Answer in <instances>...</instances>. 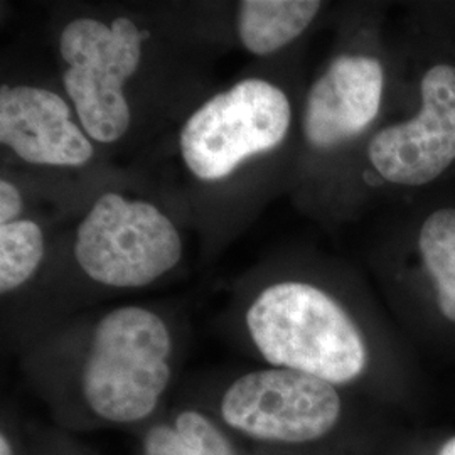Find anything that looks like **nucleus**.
I'll return each mask as SVG.
<instances>
[{
	"mask_svg": "<svg viewBox=\"0 0 455 455\" xmlns=\"http://www.w3.org/2000/svg\"><path fill=\"white\" fill-rule=\"evenodd\" d=\"M176 334L161 312L120 306L80 336L43 344L33 355V388L52 427L75 434L127 430L132 435L169 407Z\"/></svg>",
	"mask_w": 455,
	"mask_h": 455,
	"instance_id": "1",
	"label": "nucleus"
},
{
	"mask_svg": "<svg viewBox=\"0 0 455 455\" xmlns=\"http://www.w3.org/2000/svg\"><path fill=\"white\" fill-rule=\"evenodd\" d=\"M246 341L270 368L310 374L341 388L370 368L363 329L324 289L299 280L265 285L242 314Z\"/></svg>",
	"mask_w": 455,
	"mask_h": 455,
	"instance_id": "2",
	"label": "nucleus"
},
{
	"mask_svg": "<svg viewBox=\"0 0 455 455\" xmlns=\"http://www.w3.org/2000/svg\"><path fill=\"white\" fill-rule=\"evenodd\" d=\"M189 400L265 455H314L339 435L346 420L338 387L270 366L236 374Z\"/></svg>",
	"mask_w": 455,
	"mask_h": 455,
	"instance_id": "3",
	"label": "nucleus"
},
{
	"mask_svg": "<svg viewBox=\"0 0 455 455\" xmlns=\"http://www.w3.org/2000/svg\"><path fill=\"white\" fill-rule=\"evenodd\" d=\"M142 46L144 34L129 17H116L108 24L80 17L61 31L63 84L92 140L114 144L131 129L125 83L140 66Z\"/></svg>",
	"mask_w": 455,
	"mask_h": 455,
	"instance_id": "4",
	"label": "nucleus"
},
{
	"mask_svg": "<svg viewBox=\"0 0 455 455\" xmlns=\"http://www.w3.org/2000/svg\"><path fill=\"white\" fill-rule=\"evenodd\" d=\"M75 259L107 289H144L182 259L174 223L157 206L118 193L100 196L76 229Z\"/></svg>",
	"mask_w": 455,
	"mask_h": 455,
	"instance_id": "5",
	"label": "nucleus"
},
{
	"mask_svg": "<svg viewBox=\"0 0 455 455\" xmlns=\"http://www.w3.org/2000/svg\"><path fill=\"white\" fill-rule=\"evenodd\" d=\"M287 95L263 78H246L206 100L184 122L180 157L199 180H227L244 161L280 146L291 129Z\"/></svg>",
	"mask_w": 455,
	"mask_h": 455,
	"instance_id": "6",
	"label": "nucleus"
},
{
	"mask_svg": "<svg viewBox=\"0 0 455 455\" xmlns=\"http://www.w3.org/2000/svg\"><path fill=\"white\" fill-rule=\"evenodd\" d=\"M420 93V112L378 132L368 146L376 172L398 186H425L455 163V66H432Z\"/></svg>",
	"mask_w": 455,
	"mask_h": 455,
	"instance_id": "7",
	"label": "nucleus"
},
{
	"mask_svg": "<svg viewBox=\"0 0 455 455\" xmlns=\"http://www.w3.org/2000/svg\"><path fill=\"white\" fill-rule=\"evenodd\" d=\"M0 142L24 163L51 167H82L95 152L68 101L29 84L2 86Z\"/></svg>",
	"mask_w": 455,
	"mask_h": 455,
	"instance_id": "8",
	"label": "nucleus"
},
{
	"mask_svg": "<svg viewBox=\"0 0 455 455\" xmlns=\"http://www.w3.org/2000/svg\"><path fill=\"white\" fill-rule=\"evenodd\" d=\"M383 88L385 71L376 58H336L306 100L302 132L307 144L329 150L361 135L379 114Z\"/></svg>",
	"mask_w": 455,
	"mask_h": 455,
	"instance_id": "9",
	"label": "nucleus"
},
{
	"mask_svg": "<svg viewBox=\"0 0 455 455\" xmlns=\"http://www.w3.org/2000/svg\"><path fill=\"white\" fill-rule=\"evenodd\" d=\"M133 437V455H265L193 400L169 405Z\"/></svg>",
	"mask_w": 455,
	"mask_h": 455,
	"instance_id": "10",
	"label": "nucleus"
},
{
	"mask_svg": "<svg viewBox=\"0 0 455 455\" xmlns=\"http://www.w3.org/2000/svg\"><path fill=\"white\" fill-rule=\"evenodd\" d=\"M321 7L317 0H243L238 4V37L255 56L274 54L304 33Z\"/></svg>",
	"mask_w": 455,
	"mask_h": 455,
	"instance_id": "11",
	"label": "nucleus"
},
{
	"mask_svg": "<svg viewBox=\"0 0 455 455\" xmlns=\"http://www.w3.org/2000/svg\"><path fill=\"white\" fill-rule=\"evenodd\" d=\"M419 248L435 287L440 312L455 324V210H439L425 220Z\"/></svg>",
	"mask_w": 455,
	"mask_h": 455,
	"instance_id": "12",
	"label": "nucleus"
},
{
	"mask_svg": "<svg viewBox=\"0 0 455 455\" xmlns=\"http://www.w3.org/2000/svg\"><path fill=\"white\" fill-rule=\"evenodd\" d=\"M44 233L31 220H17L0 227V293L22 289L39 270L44 259Z\"/></svg>",
	"mask_w": 455,
	"mask_h": 455,
	"instance_id": "13",
	"label": "nucleus"
},
{
	"mask_svg": "<svg viewBox=\"0 0 455 455\" xmlns=\"http://www.w3.org/2000/svg\"><path fill=\"white\" fill-rule=\"evenodd\" d=\"M0 455H34V427L11 408L0 415Z\"/></svg>",
	"mask_w": 455,
	"mask_h": 455,
	"instance_id": "14",
	"label": "nucleus"
},
{
	"mask_svg": "<svg viewBox=\"0 0 455 455\" xmlns=\"http://www.w3.org/2000/svg\"><path fill=\"white\" fill-rule=\"evenodd\" d=\"M34 455H92L75 437L56 427H34Z\"/></svg>",
	"mask_w": 455,
	"mask_h": 455,
	"instance_id": "15",
	"label": "nucleus"
},
{
	"mask_svg": "<svg viewBox=\"0 0 455 455\" xmlns=\"http://www.w3.org/2000/svg\"><path fill=\"white\" fill-rule=\"evenodd\" d=\"M24 201L20 189L11 180H0V227L20 220Z\"/></svg>",
	"mask_w": 455,
	"mask_h": 455,
	"instance_id": "16",
	"label": "nucleus"
},
{
	"mask_svg": "<svg viewBox=\"0 0 455 455\" xmlns=\"http://www.w3.org/2000/svg\"><path fill=\"white\" fill-rule=\"evenodd\" d=\"M439 455H455V437L447 440V442L440 447Z\"/></svg>",
	"mask_w": 455,
	"mask_h": 455,
	"instance_id": "17",
	"label": "nucleus"
}]
</instances>
